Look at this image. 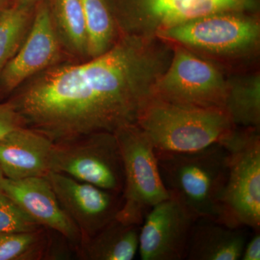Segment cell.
<instances>
[{
	"instance_id": "6da1fadb",
	"label": "cell",
	"mask_w": 260,
	"mask_h": 260,
	"mask_svg": "<svg viewBox=\"0 0 260 260\" xmlns=\"http://www.w3.org/2000/svg\"><path fill=\"white\" fill-rule=\"evenodd\" d=\"M170 44L124 32L90 60L54 65L10 101L25 126L54 143L136 124L140 110L171 61Z\"/></svg>"
},
{
	"instance_id": "7a4b0ae2",
	"label": "cell",
	"mask_w": 260,
	"mask_h": 260,
	"mask_svg": "<svg viewBox=\"0 0 260 260\" xmlns=\"http://www.w3.org/2000/svg\"><path fill=\"white\" fill-rule=\"evenodd\" d=\"M155 151H196L226 139L237 126L225 109L176 104L152 95L136 122Z\"/></svg>"
},
{
	"instance_id": "3957f363",
	"label": "cell",
	"mask_w": 260,
	"mask_h": 260,
	"mask_svg": "<svg viewBox=\"0 0 260 260\" xmlns=\"http://www.w3.org/2000/svg\"><path fill=\"white\" fill-rule=\"evenodd\" d=\"M155 155L169 194L180 200L197 218L219 222L229 164L225 145L215 143L184 153L155 151Z\"/></svg>"
},
{
	"instance_id": "277c9868",
	"label": "cell",
	"mask_w": 260,
	"mask_h": 260,
	"mask_svg": "<svg viewBox=\"0 0 260 260\" xmlns=\"http://www.w3.org/2000/svg\"><path fill=\"white\" fill-rule=\"evenodd\" d=\"M220 143L229 152V164L219 223L259 231V128L237 126Z\"/></svg>"
},
{
	"instance_id": "5b68a950",
	"label": "cell",
	"mask_w": 260,
	"mask_h": 260,
	"mask_svg": "<svg viewBox=\"0 0 260 260\" xmlns=\"http://www.w3.org/2000/svg\"><path fill=\"white\" fill-rule=\"evenodd\" d=\"M155 37L193 52L236 57L259 48L258 13L222 12L194 19L157 32Z\"/></svg>"
},
{
	"instance_id": "8992f818",
	"label": "cell",
	"mask_w": 260,
	"mask_h": 260,
	"mask_svg": "<svg viewBox=\"0 0 260 260\" xmlns=\"http://www.w3.org/2000/svg\"><path fill=\"white\" fill-rule=\"evenodd\" d=\"M114 134L124 173L122 205L116 218L140 225L149 210L170 194L160 176L153 145L139 126H124Z\"/></svg>"
},
{
	"instance_id": "52a82bcc",
	"label": "cell",
	"mask_w": 260,
	"mask_h": 260,
	"mask_svg": "<svg viewBox=\"0 0 260 260\" xmlns=\"http://www.w3.org/2000/svg\"><path fill=\"white\" fill-rule=\"evenodd\" d=\"M50 169L116 194L124 189V167L114 133L99 132L54 143Z\"/></svg>"
},
{
	"instance_id": "ba28073f",
	"label": "cell",
	"mask_w": 260,
	"mask_h": 260,
	"mask_svg": "<svg viewBox=\"0 0 260 260\" xmlns=\"http://www.w3.org/2000/svg\"><path fill=\"white\" fill-rule=\"evenodd\" d=\"M117 23L126 34L157 32L222 12H259L260 0H109Z\"/></svg>"
},
{
	"instance_id": "9c48e42d",
	"label": "cell",
	"mask_w": 260,
	"mask_h": 260,
	"mask_svg": "<svg viewBox=\"0 0 260 260\" xmlns=\"http://www.w3.org/2000/svg\"><path fill=\"white\" fill-rule=\"evenodd\" d=\"M169 44L172 58L153 95L183 105L224 109L228 83L221 72L189 49Z\"/></svg>"
},
{
	"instance_id": "30bf717a",
	"label": "cell",
	"mask_w": 260,
	"mask_h": 260,
	"mask_svg": "<svg viewBox=\"0 0 260 260\" xmlns=\"http://www.w3.org/2000/svg\"><path fill=\"white\" fill-rule=\"evenodd\" d=\"M196 217L174 195L153 206L140 225L142 260H184Z\"/></svg>"
},
{
	"instance_id": "8fae6325",
	"label": "cell",
	"mask_w": 260,
	"mask_h": 260,
	"mask_svg": "<svg viewBox=\"0 0 260 260\" xmlns=\"http://www.w3.org/2000/svg\"><path fill=\"white\" fill-rule=\"evenodd\" d=\"M45 177L80 231L81 242L93 237L114 220L122 205V194L105 190L59 173L49 172Z\"/></svg>"
},
{
	"instance_id": "7c38bea8",
	"label": "cell",
	"mask_w": 260,
	"mask_h": 260,
	"mask_svg": "<svg viewBox=\"0 0 260 260\" xmlns=\"http://www.w3.org/2000/svg\"><path fill=\"white\" fill-rule=\"evenodd\" d=\"M61 45L50 6L40 3L23 44L0 75L2 88L6 92L13 91L32 77L57 64Z\"/></svg>"
},
{
	"instance_id": "4fadbf2b",
	"label": "cell",
	"mask_w": 260,
	"mask_h": 260,
	"mask_svg": "<svg viewBox=\"0 0 260 260\" xmlns=\"http://www.w3.org/2000/svg\"><path fill=\"white\" fill-rule=\"evenodd\" d=\"M3 192L41 227L64 237L76 251L81 242V234L61 206L47 178L19 180L5 178Z\"/></svg>"
},
{
	"instance_id": "5bb4252c",
	"label": "cell",
	"mask_w": 260,
	"mask_h": 260,
	"mask_svg": "<svg viewBox=\"0 0 260 260\" xmlns=\"http://www.w3.org/2000/svg\"><path fill=\"white\" fill-rule=\"evenodd\" d=\"M54 142L37 130L22 126L0 139V169L12 180L46 177L51 172Z\"/></svg>"
},
{
	"instance_id": "9a60e30c",
	"label": "cell",
	"mask_w": 260,
	"mask_h": 260,
	"mask_svg": "<svg viewBox=\"0 0 260 260\" xmlns=\"http://www.w3.org/2000/svg\"><path fill=\"white\" fill-rule=\"evenodd\" d=\"M247 240L246 228L198 218L191 229L186 259L239 260Z\"/></svg>"
},
{
	"instance_id": "2e32d148",
	"label": "cell",
	"mask_w": 260,
	"mask_h": 260,
	"mask_svg": "<svg viewBox=\"0 0 260 260\" xmlns=\"http://www.w3.org/2000/svg\"><path fill=\"white\" fill-rule=\"evenodd\" d=\"M140 230V225L115 218L80 243L75 252L85 260H133L139 249Z\"/></svg>"
},
{
	"instance_id": "e0dca14e",
	"label": "cell",
	"mask_w": 260,
	"mask_h": 260,
	"mask_svg": "<svg viewBox=\"0 0 260 260\" xmlns=\"http://www.w3.org/2000/svg\"><path fill=\"white\" fill-rule=\"evenodd\" d=\"M225 107L237 127H260V75L250 73L227 80Z\"/></svg>"
},
{
	"instance_id": "ac0fdd59",
	"label": "cell",
	"mask_w": 260,
	"mask_h": 260,
	"mask_svg": "<svg viewBox=\"0 0 260 260\" xmlns=\"http://www.w3.org/2000/svg\"><path fill=\"white\" fill-rule=\"evenodd\" d=\"M83 8L89 58L104 54L117 41V22L109 0H80Z\"/></svg>"
},
{
	"instance_id": "d6986e66",
	"label": "cell",
	"mask_w": 260,
	"mask_h": 260,
	"mask_svg": "<svg viewBox=\"0 0 260 260\" xmlns=\"http://www.w3.org/2000/svg\"><path fill=\"white\" fill-rule=\"evenodd\" d=\"M49 6L61 44L73 54L88 55V34L80 0H52Z\"/></svg>"
},
{
	"instance_id": "ffe728a7",
	"label": "cell",
	"mask_w": 260,
	"mask_h": 260,
	"mask_svg": "<svg viewBox=\"0 0 260 260\" xmlns=\"http://www.w3.org/2000/svg\"><path fill=\"white\" fill-rule=\"evenodd\" d=\"M52 234L44 228L31 232L0 233V260L51 259Z\"/></svg>"
},
{
	"instance_id": "44dd1931",
	"label": "cell",
	"mask_w": 260,
	"mask_h": 260,
	"mask_svg": "<svg viewBox=\"0 0 260 260\" xmlns=\"http://www.w3.org/2000/svg\"><path fill=\"white\" fill-rule=\"evenodd\" d=\"M30 7L17 3L0 13V75L28 34L34 16Z\"/></svg>"
},
{
	"instance_id": "7402d4cb",
	"label": "cell",
	"mask_w": 260,
	"mask_h": 260,
	"mask_svg": "<svg viewBox=\"0 0 260 260\" xmlns=\"http://www.w3.org/2000/svg\"><path fill=\"white\" fill-rule=\"evenodd\" d=\"M41 228L8 195L0 192V233L31 232Z\"/></svg>"
},
{
	"instance_id": "603a6c76",
	"label": "cell",
	"mask_w": 260,
	"mask_h": 260,
	"mask_svg": "<svg viewBox=\"0 0 260 260\" xmlns=\"http://www.w3.org/2000/svg\"><path fill=\"white\" fill-rule=\"evenodd\" d=\"M22 126H25L23 119L13 104L0 102V139Z\"/></svg>"
},
{
	"instance_id": "cb8c5ba5",
	"label": "cell",
	"mask_w": 260,
	"mask_h": 260,
	"mask_svg": "<svg viewBox=\"0 0 260 260\" xmlns=\"http://www.w3.org/2000/svg\"><path fill=\"white\" fill-rule=\"evenodd\" d=\"M254 234L246 241L243 250L241 260L260 259V234L259 231L254 232Z\"/></svg>"
},
{
	"instance_id": "d4e9b609",
	"label": "cell",
	"mask_w": 260,
	"mask_h": 260,
	"mask_svg": "<svg viewBox=\"0 0 260 260\" xmlns=\"http://www.w3.org/2000/svg\"><path fill=\"white\" fill-rule=\"evenodd\" d=\"M37 0H18V3L20 4L28 5V6H31L32 4H34L35 2Z\"/></svg>"
},
{
	"instance_id": "484cf974",
	"label": "cell",
	"mask_w": 260,
	"mask_h": 260,
	"mask_svg": "<svg viewBox=\"0 0 260 260\" xmlns=\"http://www.w3.org/2000/svg\"><path fill=\"white\" fill-rule=\"evenodd\" d=\"M5 178L4 174H3V172L0 169V192H3V184Z\"/></svg>"
},
{
	"instance_id": "4316f807",
	"label": "cell",
	"mask_w": 260,
	"mask_h": 260,
	"mask_svg": "<svg viewBox=\"0 0 260 260\" xmlns=\"http://www.w3.org/2000/svg\"><path fill=\"white\" fill-rule=\"evenodd\" d=\"M6 1L7 0H0V13L7 8V7L5 6Z\"/></svg>"
}]
</instances>
